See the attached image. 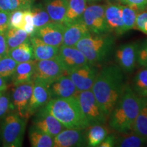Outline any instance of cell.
<instances>
[{
  "instance_id": "6da1fadb",
  "label": "cell",
  "mask_w": 147,
  "mask_h": 147,
  "mask_svg": "<svg viewBox=\"0 0 147 147\" xmlns=\"http://www.w3.org/2000/svg\"><path fill=\"white\" fill-rule=\"evenodd\" d=\"M124 75L119 65H108L97 74L91 91L107 117L123 93Z\"/></svg>"
},
{
  "instance_id": "7a4b0ae2",
  "label": "cell",
  "mask_w": 147,
  "mask_h": 147,
  "mask_svg": "<svg viewBox=\"0 0 147 147\" xmlns=\"http://www.w3.org/2000/svg\"><path fill=\"white\" fill-rule=\"evenodd\" d=\"M140 104L141 97L129 86L125 85L123 93L108 117L110 127L121 134L131 131Z\"/></svg>"
},
{
  "instance_id": "3957f363",
  "label": "cell",
  "mask_w": 147,
  "mask_h": 147,
  "mask_svg": "<svg viewBox=\"0 0 147 147\" xmlns=\"http://www.w3.org/2000/svg\"><path fill=\"white\" fill-rule=\"evenodd\" d=\"M45 106L65 128L83 130L90 126L76 96L52 98Z\"/></svg>"
},
{
  "instance_id": "277c9868",
  "label": "cell",
  "mask_w": 147,
  "mask_h": 147,
  "mask_svg": "<svg viewBox=\"0 0 147 147\" xmlns=\"http://www.w3.org/2000/svg\"><path fill=\"white\" fill-rule=\"evenodd\" d=\"M114 38L104 34H91L79 41L75 47L84 55L88 63L94 65L101 63L113 49Z\"/></svg>"
},
{
  "instance_id": "5b68a950",
  "label": "cell",
  "mask_w": 147,
  "mask_h": 147,
  "mask_svg": "<svg viewBox=\"0 0 147 147\" xmlns=\"http://www.w3.org/2000/svg\"><path fill=\"white\" fill-rule=\"evenodd\" d=\"M27 119L17 113H10L1 119L0 124V138L1 146L21 147L23 146L26 130Z\"/></svg>"
},
{
  "instance_id": "8992f818",
  "label": "cell",
  "mask_w": 147,
  "mask_h": 147,
  "mask_svg": "<svg viewBox=\"0 0 147 147\" xmlns=\"http://www.w3.org/2000/svg\"><path fill=\"white\" fill-rule=\"evenodd\" d=\"M67 74L61 62L58 58L36 61L33 80L49 86L63 75Z\"/></svg>"
},
{
  "instance_id": "52a82bcc",
  "label": "cell",
  "mask_w": 147,
  "mask_h": 147,
  "mask_svg": "<svg viewBox=\"0 0 147 147\" xmlns=\"http://www.w3.org/2000/svg\"><path fill=\"white\" fill-rule=\"evenodd\" d=\"M76 97L90 126L106 123L107 116L97 102L91 89L79 91Z\"/></svg>"
},
{
  "instance_id": "ba28073f",
  "label": "cell",
  "mask_w": 147,
  "mask_h": 147,
  "mask_svg": "<svg viewBox=\"0 0 147 147\" xmlns=\"http://www.w3.org/2000/svg\"><path fill=\"white\" fill-rule=\"evenodd\" d=\"M34 80L14 86L10 95L11 106L16 113L21 117L29 118V106L32 97Z\"/></svg>"
},
{
  "instance_id": "9c48e42d",
  "label": "cell",
  "mask_w": 147,
  "mask_h": 147,
  "mask_svg": "<svg viewBox=\"0 0 147 147\" xmlns=\"http://www.w3.org/2000/svg\"><path fill=\"white\" fill-rule=\"evenodd\" d=\"M82 18L91 34H104L108 32L104 5L92 4L87 6Z\"/></svg>"
},
{
  "instance_id": "30bf717a",
  "label": "cell",
  "mask_w": 147,
  "mask_h": 147,
  "mask_svg": "<svg viewBox=\"0 0 147 147\" xmlns=\"http://www.w3.org/2000/svg\"><path fill=\"white\" fill-rule=\"evenodd\" d=\"M34 115L33 125L53 138L65 128L63 124L48 112L45 106L40 108Z\"/></svg>"
},
{
  "instance_id": "8fae6325",
  "label": "cell",
  "mask_w": 147,
  "mask_h": 147,
  "mask_svg": "<svg viewBox=\"0 0 147 147\" xmlns=\"http://www.w3.org/2000/svg\"><path fill=\"white\" fill-rule=\"evenodd\" d=\"M78 91L91 89L97 75V69L90 63L71 69L67 73Z\"/></svg>"
},
{
  "instance_id": "7c38bea8",
  "label": "cell",
  "mask_w": 147,
  "mask_h": 147,
  "mask_svg": "<svg viewBox=\"0 0 147 147\" xmlns=\"http://www.w3.org/2000/svg\"><path fill=\"white\" fill-rule=\"evenodd\" d=\"M64 28L63 24L52 21L36 29L34 36L47 45L60 47L63 44Z\"/></svg>"
},
{
  "instance_id": "4fadbf2b",
  "label": "cell",
  "mask_w": 147,
  "mask_h": 147,
  "mask_svg": "<svg viewBox=\"0 0 147 147\" xmlns=\"http://www.w3.org/2000/svg\"><path fill=\"white\" fill-rule=\"evenodd\" d=\"M138 44L131 42L121 45L116 51L117 63L125 72H131L135 69L138 63Z\"/></svg>"
},
{
  "instance_id": "5bb4252c",
  "label": "cell",
  "mask_w": 147,
  "mask_h": 147,
  "mask_svg": "<svg viewBox=\"0 0 147 147\" xmlns=\"http://www.w3.org/2000/svg\"><path fill=\"white\" fill-rule=\"evenodd\" d=\"M57 57L67 73L71 69L89 63L84 55L75 47L61 45Z\"/></svg>"
},
{
  "instance_id": "9a60e30c",
  "label": "cell",
  "mask_w": 147,
  "mask_h": 147,
  "mask_svg": "<svg viewBox=\"0 0 147 147\" xmlns=\"http://www.w3.org/2000/svg\"><path fill=\"white\" fill-rule=\"evenodd\" d=\"M86 144L85 136L76 129H64L53 138V147H79Z\"/></svg>"
},
{
  "instance_id": "2e32d148",
  "label": "cell",
  "mask_w": 147,
  "mask_h": 147,
  "mask_svg": "<svg viewBox=\"0 0 147 147\" xmlns=\"http://www.w3.org/2000/svg\"><path fill=\"white\" fill-rule=\"evenodd\" d=\"M105 18L108 32L122 35L125 32L122 18V5L108 3L105 5Z\"/></svg>"
},
{
  "instance_id": "e0dca14e",
  "label": "cell",
  "mask_w": 147,
  "mask_h": 147,
  "mask_svg": "<svg viewBox=\"0 0 147 147\" xmlns=\"http://www.w3.org/2000/svg\"><path fill=\"white\" fill-rule=\"evenodd\" d=\"M51 99L76 96L78 91L68 74L63 75L49 85Z\"/></svg>"
},
{
  "instance_id": "ac0fdd59",
  "label": "cell",
  "mask_w": 147,
  "mask_h": 147,
  "mask_svg": "<svg viewBox=\"0 0 147 147\" xmlns=\"http://www.w3.org/2000/svg\"><path fill=\"white\" fill-rule=\"evenodd\" d=\"M91 34L82 18L65 25L62 45L74 47L82 38Z\"/></svg>"
},
{
  "instance_id": "d6986e66",
  "label": "cell",
  "mask_w": 147,
  "mask_h": 147,
  "mask_svg": "<svg viewBox=\"0 0 147 147\" xmlns=\"http://www.w3.org/2000/svg\"><path fill=\"white\" fill-rule=\"evenodd\" d=\"M51 99L49 87L39 82L34 81V87L29 106V117L45 106Z\"/></svg>"
},
{
  "instance_id": "ffe728a7",
  "label": "cell",
  "mask_w": 147,
  "mask_h": 147,
  "mask_svg": "<svg viewBox=\"0 0 147 147\" xmlns=\"http://www.w3.org/2000/svg\"><path fill=\"white\" fill-rule=\"evenodd\" d=\"M29 40L32 44L36 61L51 59L59 54V47L47 45L35 36L29 37Z\"/></svg>"
},
{
  "instance_id": "44dd1931",
  "label": "cell",
  "mask_w": 147,
  "mask_h": 147,
  "mask_svg": "<svg viewBox=\"0 0 147 147\" xmlns=\"http://www.w3.org/2000/svg\"><path fill=\"white\" fill-rule=\"evenodd\" d=\"M68 0H44V6L50 16L51 21L55 23L63 24Z\"/></svg>"
},
{
  "instance_id": "7402d4cb",
  "label": "cell",
  "mask_w": 147,
  "mask_h": 147,
  "mask_svg": "<svg viewBox=\"0 0 147 147\" xmlns=\"http://www.w3.org/2000/svg\"><path fill=\"white\" fill-rule=\"evenodd\" d=\"M36 61L32 60L18 63L11 78L13 86L33 80L36 69Z\"/></svg>"
},
{
  "instance_id": "603a6c76",
  "label": "cell",
  "mask_w": 147,
  "mask_h": 147,
  "mask_svg": "<svg viewBox=\"0 0 147 147\" xmlns=\"http://www.w3.org/2000/svg\"><path fill=\"white\" fill-rule=\"evenodd\" d=\"M87 0H68L63 25H68L82 19V14L87 8Z\"/></svg>"
},
{
  "instance_id": "cb8c5ba5",
  "label": "cell",
  "mask_w": 147,
  "mask_h": 147,
  "mask_svg": "<svg viewBox=\"0 0 147 147\" xmlns=\"http://www.w3.org/2000/svg\"><path fill=\"white\" fill-rule=\"evenodd\" d=\"M7 55L13 59L17 63H23L34 60V51L29 40L18 47L9 49Z\"/></svg>"
},
{
  "instance_id": "d4e9b609",
  "label": "cell",
  "mask_w": 147,
  "mask_h": 147,
  "mask_svg": "<svg viewBox=\"0 0 147 147\" xmlns=\"http://www.w3.org/2000/svg\"><path fill=\"white\" fill-rule=\"evenodd\" d=\"M132 131L147 140V97H141L140 108Z\"/></svg>"
},
{
  "instance_id": "484cf974",
  "label": "cell",
  "mask_w": 147,
  "mask_h": 147,
  "mask_svg": "<svg viewBox=\"0 0 147 147\" xmlns=\"http://www.w3.org/2000/svg\"><path fill=\"white\" fill-rule=\"evenodd\" d=\"M28 137L33 147H53V138L33 125L29 129Z\"/></svg>"
},
{
  "instance_id": "4316f807",
  "label": "cell",
  "mask_w": 147,
  "mask_h": 147,
  "mask_svg": "<svg viewBox=\"0 0 147 147\" xmlns=\"http://www.w3.org/2000/svg\"><path fill=\"white\" fill-rule=\"evenodd\" d=\"M130 131L121 133L119 137L115 138V146L119 147H140L144 146L147 143L146 140L140 136L138 135L131 130Z\"/></svg>"
},
{
  "instance_id": "83f0119b",
  "label": "cell",
  "mask_w": 147,
  "mask_h": 147,
  "mask_svg": "<svg viewBox=\"0 0 147 147\" xmlns=\"http://www.w3.org/2000/svg\"><path fill=\"white\" fill-rule=\"evenodd\" d=\"M89 127L86 134V142L87 146L91 147L99 146L101 142L108 136V130L102 125H93Z\"/></svg>"
},
{
  "instance_id": "f1b7e54d",
  "label": "cell",
  "mask_w": 147,
  "mask_h": 147,
  "mask_svg": "<svg viewBox=\"0 0 147 147\" xmlns=\"http://www.w3.org/2000/svg\"><path fill=\"white\" fill-rule=\"evenodd\" d=\"M8 49H12L29 40V36L22 29L9 27L4 34Z\"/></svg>"
},
{
  "instance_id": "f546056e",
  "label": "cell",
  "mask_w": 147,
  "mask_h": 147,
  "mask_svg": "<svg viewBox=\"0 0 147 147\" xmlns=\"http://www.w3.org/2000/svg\"><path fill=\"white\" fill-rule=\"evenodd\" d=\"M30 9L36 29L52 22L47 10L42 3L32 5Z\"/></svg>"
},
{
  "instance_id": "4dcf8cb0",
  "label": "cell",
  "mask_w": 147,
  "mask_h": 147,
  "mask_svg": "<svg viewBox=\"0 0 147 147\" xmlns=\"http://www.w3.org/2000/svg\"><path fill=\"white\" fill-rule=\"evenodd\" d=\"M133 91L140 97H147V67L138 71L134 78Z\"/></svg>"
},
{
  "instance_id": "1f68e13d",
  "label": "cell",
  "mask_w": 147,
  "mask_h": 147,
  "mask_svg": "<svg viewBox=\"0 0 147 147\" xmlns=\"http://www.w3.org/2000/svg\"><path fill=\"white\" fill-rule=\"evenodd\" d=\"M18 63L7 55L2 57L0 59V77L7 80L12 78Z\"/></svg>"
},
{
  "instance_id": "d6a6232c",
  "label": "cell",
  "mask_w": 147,
  "mask_h": 147,
  "mask_svg": "<svg viewBox=\"0 0 147 147\" xmlns=\"http://www.w3.org/2000/svg\"><path fill=\"white\" fill-rule=\"evenodd\" d=\"M138 12L128 5H122V18L125 32L134 29Z\"/></svg>"
},
{
  "instance_id": "836d02e7",
  "label": "cell",
  "mask_w": 147,
  "mask_h": 147,
  "mask_svg": "<svg viewBox=\"0 0 147 147\" xmlns=\"http://www.w3.org/2000/svg\"><path fill=\"white\" fill-rule=\"evenodd\" d=\"M24 10H16L9 14V27L22 29L23 26Z\"/></svg>"
},
{
  "instance_id": "e575fe53",
  "label": "cell",
  "mask_w": 147,
  "mask_h": 147,
  "mask_svg": "<svg viewBox=\"0 0 147 147\" xmlns=\"http://www.w3.org/2000/svg\"><path fill=\"white\" fill-rule=\"evenodd\" d=\"M23 29L27 32L29 37L34 36V33L36 32V27H35L32 13L30 8L24 10Z\"/></svg>"
},
{
  "instance_id": "d590c367",
  "label": "cell",
  "mask_w": 147,
  "mask_h": 147,
  "mask_svg": "<svg viewBox=\"0 0 147 147\" xmlns=\"http://www.w3.org/2000/svg\"><path fill=\"white\" fill-rule=\"evenodd\" d=\"M12 109L10 95L8 92L0 94V120L5 117Z\"/></svg>"
},
{
  "instance_id": "8d00e7d4",
  "label": "cell",
  "mask_w": 147,
  "mask_h": 147,
  "mask_svg": "<svg viewBox=\"0 0 147 147\" xmlns=\"http://www.w3.org/2000/svg\"><path fill=\"white\" fill-rule=\"evenodd\" d=\"M134 29H136L147 35V9L137 14Z\"/></svg>"
},
{
  "instance_id": "74e56055",
  "label": "cell",
  "mask_w": 147,
  "mask_h": 147,
  "mask_svg": "<svg viewBox=\"0 0 147 147\" xmlns=\"http://www.w3.org/2000/svg\"><path fill=\"white\" fill-rule=\"evenodd\" d=\"M137 61L139 65L147 67V40L138 45Z\"/></svg>"
},
{
  "instance_id": "f35d334b",
  "label": "cell",
  "mask_w": 147,
  "mask_h": 147,
  "mask_svg": "<svg viewBox=\"0 0 147 147\" xmlns=\"http://www.w3.org/2000/svg\"><path fill=\"white\" fill-rule=\"evenodd\" d=\"M5 2L10 12L16 10H26L32 6L24 0H5Z\"/></svg>"
},
{
  "instance_id": "ab89813d",
  "label": "cell",
  "mask_w": 147,
  "mask_h": 147,
  "mask_svg": "<svg viewBox=\"0 0 147 147\" xmlns=\"http://www.w3.org/2000/svg\"><path fill=\"white\" fill-rule=\"evenodd\" d=\"M121 3L129 6L138 13L147 8V0H121Z\"/></svg>"
},
{
  "instance_id": "60d3db41",
  "label": "cell",
  "mask_w": 147,
  "mask_h": 147,
  "mask_svg": "<svg viewBox=\"0 0 147 147\" xmlns=\"http://www.w3.org/2000/svg\"><path fill=\"white\" fill-rule=\"evenodd\" d=\"M9 14L8 12L0 11V34H5L9 29Z\"/></svg>"
},
{
  "instance_id": "b9f144b4",
  "label": "cell",
  "mask_w": 147,
  "mask_h": 147,
  "mask_svg": "<svg viewBox=\"0 0 147 147\" xmlns=\"http://www.w3.org/2000/svg\"><path fill=\"white\" fill-rule=\"evenodd\" d=\"M8 49L4 34H0V57H4L7 55Z\"/></svg>"
},
{
  "instance_id": "7bdbcfd3",
  "label": "cell",
  "mask_w": 147,
  "mask_h": 147,
  "mask_svg": "<svg viewBox=\"0 0 147 147\" xmlns=\"http://www.w3.org/2000/svg\"><path fill=\"white\" fill-rule=\"evenodd\" d=\"M115 136L113 135L107 136L100 144V147H113L115 144Z\"/></svg>"
},
{
  "instance_id": "ee69618b",
  "label": "cell",
  "mask_w": 147,
  "mask_h": 147,
  "mask_svg": "<svg viewBox=\"0 0 147 147\" xmlns=\"http://www.w3.org/2000/svg\"><path fill=\"white\" fill-rule=\"evenodd\" d=\"M8 89V84L7 80L0 77V94L5 93Z\"/></svg>"
},
{
  "instance_id": "f6af8a7d",
  "label": "cell",
  "mask_w": 147,
  "mask_h": 147,
  "mask_svg": "<svg viewBox=\"0 0 147 147\" xmlns=\"http://www.w3.org/2000/svg\"><path fill=\"white\" fill-rule=\"evenodd\" d=\"M0 11H5V12H9L8 6H7L5 0H0Z\"/></svg>"
},
{
  "instance_id": "bcb514c9",
  "label": "cell",
  "mask_w": 147,
  "mask_h": 147,
  "mask_svg": "<svg viewBox=\"0 0 147 147\" xmlns=\"http://www.w3.org/2000/svg\"><path fill=\"white\" fill-rule=\"evenodd\" d=\"M109 3H120L121 0H108Z\"/></svg>"
},
{
  "instance_id": "7dc6e473",
  "label": "cell",
  "mask_w": 147,
  "mask_h": 147,
  "mask_svg": "<svg viewBox=\"0 0 147 147\" xmlns=\"http://www.w3.org/2000/svg\"><path fill=\"white\" fill-rule=\"evenodd\" d=\"M24 1H25V2H27V3H29V4L32 5V3L34 2L35 0H24Z\"/></svg>"
},
{
  "instance_id": "c3c4849f",
  "label": "cell",
  "mask_w": 147,
  "mask_h": 147,
  "mask_svg": "<svg viewBox=\"0 0 147 147\" xmlns=\"http://www.w3.org/2000/svg\"><path fill=\"white\" fill-rule=\"evenodd\" d=\"M88 1H89V2H95V1H100V0H87Z\"/></svg>"
},
{
  "instance_id": "681fc988",
  "label": "cell",
  "mask_w": 147,
  "mask_h": 147,
  "mask_svg": "<svg viewBox=\"0 0 147 147\" xmlns=\"http://www.w3.org/2000/svg\"><path fill=\"white\" fill-rule=\"evenodd\" d=\"M0 146H1V138H0Z\"/></svg>"
},
{
  "instance_id": "f907efd6",
  "label": "cell",
  "mask_w": 147,
  "mask_h": 147,
  "mask_svg": "<svg viewBox=\"0 0 147 147\" xmlns=\"http://www.w3.org/2000/svg\"><path fill=\"white\" fill-rule=\"evenodd\" d=\"M1 57H0V59H1Z\"/></svg>"
}]
</instances>
